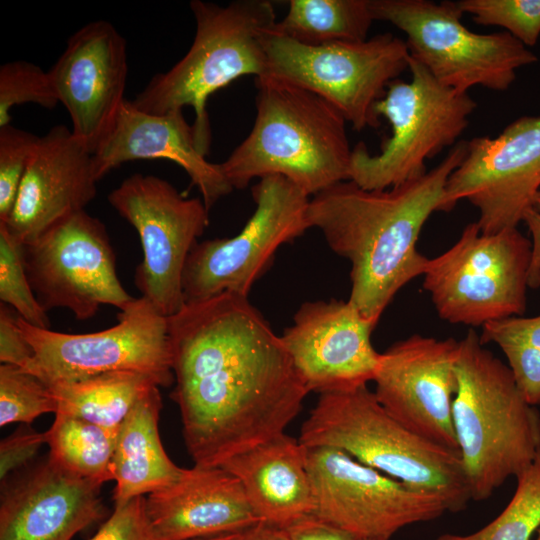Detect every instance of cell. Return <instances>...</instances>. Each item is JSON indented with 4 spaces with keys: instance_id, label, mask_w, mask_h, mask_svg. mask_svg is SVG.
<instances>
[{
    "instance_id": "obj_1",
    "label": "cell",
    "mask_w": 540,
    "mask_h": 540,
    "mask_svg": "<svg viewBox=\"0 0 540 540\" xmlns=\"http://www.w3.org/2000/svg\"><path fill=\"white\" fill-rule=\"evenodd\" d=\"M167 319L171 398L194 465L219 467L284 432L308 391L248 296L224 292L185 302Z\"/></svg>"
},
{
    "instance_id": "obj_2",
    "label": "cell",
    "mask_w": 540,
    "mask_h": 540,
    "mask_svg": "<svg viewBox=\"0 0 540 540\" xmlns=\"http://www.w3.org/2000/svg\"><path fill=\"white\" fill-rule=\"evenodd\" d=\"M466 153L467 141L457 142L423 176L387 189L345 180L310 197V228L350 261L348 300L367 319L377 323L397 292L423 275L428 258L416 248L420 232L434 212H447V180Z\"/></svg>"
},
{
    "instance_id": "obj_3",
    "label": "cell",
    "mask_w": 540,
    "mask_h": 540,
    "mask_svg": "<svg viewBox=\"0 0 540 540\" xmlns=\"http://www.w3.org/2000/svg\"><path fill=\"white\" fill-rule=\"evenodd\" d=\"M256 117L248 136L220 163L233 189L280 175L309 197L349 180L347 121L317 94L269 76L255 78Z\"/></svg>"
},
{
    "instance_id": "obj_4",
    "label": "cell",
    "mask_w": 540,
    "mask_h": 540,
    "mask_svg": "<svg viewBox=\"0 0 540 540\" xmlns=\"http://www.w3.org/2000/svg\"><path fill=\"white\" fill-rule=\"evenodd\" d=\"M452 418L472 500L489 498L540 452V414L513 374L470 329L459 341Z\"/></svg>"
},
{
    "instance_id": "obj_5",
    "label": "cell",
    "mask_w": 540,
    "mask_h": 540,
    "mask_svg": "<svg viewBox=\"0 0 540 540\" xmlns=\"http://www.w3.org/2000/svg\"><path fill=\"white\" fill-rule=\"evenodd\" d=\"M299 441L343 450L412 489L440 497L449 512L464 510L472 500L460 454L410 431L367 386L320 394Z\"/></svg>"
},
{
    "instance_id": "obj_6",
    "label": "cell",
    "mask_w": 540,
    "mask_h": 540,
    "mask_svg": "<svg viewBox=\"0 0 540 540\" xmlns=\"http://www.w3.org/2000/svg\"><path fill=\"white\" fill-rule=\"evenodd\" d=\"M190 8L196 23L191 47L173 67L154 75L131 102L150 114L192 107L196 143L206 156L211 144L209 97L242 76L266 75L264 36L277 21L267 0L225 6L193 0Z\"/></svg>"
},
{
    "instance_id": "obj_7",
    "label": "cell",
    "mask_w": 540,
    "mask_h": 540,
    "mask_svg": "<svg viewBox=\"0 0 540 540\" xmlns=\"http://www.w3.org/2000/svg\"><path fill=\"white\" fill-rule=\"evenodd\" d=\"M408 69L411 80L392 81L374 106L376 116L391 125L380 153L370 154L363 142L352 149L349 180L363 189H387L423 176L426 160L457 143L476 109L468 93L442 85L411 56Z\"/></svg>"
},
{
    "instance_id": "obj_8",
    "label": "cell",
    "mask_w": 540,
    "mask_h": 540,
    "mask_svg": "<svg viewBox=\"0 0 540 540\" xmlns=\"http://www.w3.org/2000/svg\"><path fill=\"white\" fill-rule=\"evenodd\" d=\"M370 6L375 20L389 22L406 35L412 58L458 93L475 86L506 91L519 68L538 61L506 31L469 30L455 1L370 0Z\"/></svg>"
},
{
    "instance_id": "obj_9",
    "label": "cell",
    "mask_w": 540,
    "mask_h": 540,
    "mask_svg": "<svg viewBox=\"0 0 540 540\" xmlns=\"http://www.w3.org/2000/svg\"><path fill=\"white\" fill-rule=\"evenodd\" d=\"M532 243L517 228L483 234L476 222L464 227L444 253L428 259L423 288L439 317L472 327L520 316Z\"/></svg>"
},
{
    "instance_id": "obj_10",
    "label": "cell",
    "mask_w": 540,
    "mask_h": 540,
    "mask_svg": "<svg viewBox=\"0 0 540 540\" xmlns=\"http://www.w3.org/2000/svg\"><path fill=\"white\" fill-rule=\"evenodd\" d=\"M273 27L264 36L265 76L322 97L358 132L380 126L374 106L409 65L403 39L383 33L364 41L307 45Z\"/></svg>"
},
{
    "instance_id": "obj_11",
    "label": "cell",
    "mask_w": 540,
    "mask_h": 540,
    "mask_svg": "<svg viewBox=\"0 0 540 540\" xmlns=\"http://www.w3.org/2000/svg\"><path fill=\"white\" fill-rule=\"evenodd\" d=\"M251 192L256 208L237 235L198 242L191 251L182 281L185 302L224 292L248 296L277 249L310 228V197L283 176L263 177Z\"/></svg>"
},
{
    "instance_id": "obj_12",
    "label": "cell",
    "mask_w": 540,
    "mask_h": 540,
    "mask_svg": "<svg viewBox=\"0 0 540 540\" xmlns=\"http://www.w3.org/2000/svg\"><path fill=\"white\" fill-rule=\"evenodd\" d=\"M108 202L137 231L143 260L135 284L141 297L169 317L185 303L187 259L209 224L200 198L183 196L167 180L135 173L108 195Z\"/></svg>"
},
{
    "instance_id": "obj_13",
    "label": "cell",
    "mask_w": 540,
    "mask_h": 540,
    "mask_svg": "<svg viewBox=\"0 0 540 540\" xmlns=\"http://www.w3.org/2000/svg\"><path fill=\"white\" fill-rule=\"evenodd\" d=\"M114 326L93 333L70 334L18 324L34 350L28 372L47 385L92 375L132 371L153 377L159 386L174 382L168 319L148 300L135 298L118 314Z\"/></svg>"
},
{
    "instance_id": "obj_14",
    "label": "cell",
    "mask_w": 540,
    "mask_h": 540,
    "mask_svg": "<svg viewBox=\"0 0 540 540\" xmlns=\"http://www.w3.org/2000/svg\"><path fill=\"white\" fill-rule=\"evenodd\" d=\"M306 448L312 515L359 540H389L406 526L449 512L440 497L412 489L343 450Z\"/></svg>"
},
{
    "instance_id": "obj_15",
    "label": "cell",
    "mask_w": 540,
    "mask_h": 540,
    "mask_svg": "<svg viewBox=\"0 0 540 540\" xmlns=\"http://www.w3.org/2000/svg\"><path fill=\"white\" fill-rule=\"evenodd\" d=\"M24 260L45 311L66 308L76 319L87 320L102 305L122 311L135 299L118 278L105 225L85 210L59 220L24 243Z\"/></svg>"
},
{
    "instance_id": "obj_16",
    "label": "cell",
    "mask_w": 540,
    "mask_h": 540,
    "mask_svg": "<svg viewBox=\"0 0 540 540\" xmlns=\"http://www.w3.org/2000/svg\"><path fill=\"white\" fill-rule=\"evenodd\" d=\"M540 190V115L522 116L496 137L467 141V153L446 184L451 211L467 200L483 234L517 228Z\"/></svg>"
},
{
    "instance_id": "obj_17",
    "label": "cell",
    "mask_w": 540,
    "mask_h": 540,
    "mask_svg": "<svg viewBox=\"0 0 540 540\" xmlns=\"http://www.w3.org/2000/svg\"><path fill=\"white\" fill-rule=\"evenodd\" d=\"M459 341L414 334L380 354L374 394L415 434L459 453L452 406Z\"/></svg>"
},
{
    "instance_id": "obj_18",
    "label": "cell",
    "mask_w": 540,
    "mask_h": 540,
    "mask_svg": "<svg viewBox=\"0 0 540 540\" xmlns=\"http://www.w3.org/2000/svg\"><path fill=\"white\" fill-rule=\"evenodd\" d=\"M376 324L349 300L310 301L280 337L308 393L347 391L374 380L381 354L371 343Z\"/></svg>"
},
{
    "instance_id": "obj_19",
    "label": "cell",
    "mask_w": 540,
    "mask_h": 540,
    "mask_svg": "<svg viewBox=\"0 0 540 540\" xmlns=\"http://www.w3.org/2000/svg\"><path fill=\"white\" fill-rule=\"evenodd\" d=\"M127 72L126 41L105 20L78 29L49 70L73 135L93 154L114 128L126 99Z\"/></svg>"
},
{
    "instance_id": "obj_20",
    "label": "cell",
    "mask_w": 540,
    "mask_h": 540,
    "mask_svg": "<svg viewBox=\"0 0 540 540\" xmlns=\"http://www.w3.org/2000/svg\"><path fill=\"white\" fill-rule=\"evenodd\" d=\"M2 483L0 540H72L105 515L103 484L70 473L49 456Z\"/></svg>"
},
{
    "instance_id": "obj_21",
    "label": "cell",
    "mask_w": 540,
    "mask_h": 540,
    "mask_svg": "<svg viewBox=\"0 0 540 540\" xmlns=\"http://www.w3.org/2000/svg\"><path fill=\"white\" fill-rule=\"evenodd\" d=\"M99 181L90 152L64 125L40 137L6 222L23 243L59 220L85 210Z\"/></svg>"
},
{
    "instance_id": "obj_22",
    "label": "cell",
    "mask_w": 540,
    "mask_h": 540,
    "mask_svg": "<svg viewBox=\"0 0 540 540\" xmlns=\"http://www.w3.org/2000/svg\"><path fill=\"white\" fill-rule=\"evenodd\" d=\"M139 159H167L182 167L208 210L233 190L221 164L209 162L198 149L183 110L150 114L125 99L111 134L94 154L96 175L100 180L121 164Z\"/></svg>"
},
{
    "instance_id": "obj_23",
    "label": "cell",
    "mask_w": 540,
    "mask_h": 540,
    "mask_svg": "<svg viewBox=\"0 0 540 540\" xmlns=\"http://www.w3.org/2000/svg\"><path fill=\"white\" fill-rule=\"evenodd\" d=\"M157 540H197L242 533L261 522L240 481L221 467H194L146 497Z\"/></svg>"
},
{
    "instance_id": "obj_24",
    "label": "cell",
    "mask_w": 540,
    "mask_h": 540,
    "mask_svg": "<svg viewBox=\"0 0 540 540\" xmlns=\"http://www.w3.org/2000/svg\"><path fill=\"white\" fill-rule=\"evenodd\" d=\"M306 454L299 439L282 432L219 467L240 481L261 522L287 529L314 511Z\"/></svg>"
},
{
    "instance_id": "obj_25",
    "label": "cell",
    "mask_w": 540,
    "mask_h": 540,
    "mask_svg": "<svg viewBox=\"0 0 540 540\" xmlns=\"http://www.w3.org/2000/svg\"><path fill=\"white\" fill-rule=\"evenodd\" d=\"M161 408L156 385L141 397L118 429L112 460L114 506L162 490L185 473L162 445L158 428Z\"/></svg>"
},
{
    "instance_id": "obj_26",
    "label": "cell",
    "mask_w": 540,
    "mask_h": 540,
    "mask_svg": "<svg viewBox=\"0 0 540 540\" xmlns=\"http://www.w3.org/2000/svg\"><path fill=\"white\" fill-rule=\"evenodd\" d=\"M156 385L157 381L147 374L116 371L48 386L57 401V412L118 430L141 397Z\"/></svg>"
},
{
    "instance_id": "obj_27",
    "label": "cell",
    "mask_w": 540,
    "mask_h": 540,
    "mask_svg": "<svg viewBox=\"0 0 540 540\" xmlns=\"http://www.w3.org/2000/svg\"><path fill=\"white\" fill-rule=\"evenodd\" d=\"M288 7L273 30L307 45L367 40L375 21L370 0H290Z\"/></svg>"
},
{
    "instance_id": "obj_28",
    "label": "cell",
    "mask_w": 540,
    "mask_h": 540,
    "mask_svg": "<svg viewBox=\"0 0 540 540\" xmlns=\"http://www.w3.org/2000/svg\"><path fill=\"white\" fill-rule=\"evenodd\" d=\"M46 432L48 456L57 465L101 484L114 480L112 460L118 430L57 412Z\"/></svg>"
},
{
    "instance_id": "obj_29",
    "label": "cell",
    "mask_w": 540,
    "mask_h": 540,
    "mask_svg": "<svg viewBox=\"0 0 540 540\" xmlns=\"http://www.w3.org/2000/svg\"><path fill=\"white\" fill-rule=\"evenodd\" d=\"M480 340L502 350L525 399L532 405L540 404V315L486 323Z\"/></svg>"
},
{
    "instance_id": "obj_30",
    "label": "cell",
    "mask_w": 540,
    "mask_h": 540,
    "mask_svg": "<svg viewBox=\"0 0 540 540\" xmlns=\"http://www.w3.org/2000/svg\"><path fill=\"white\" fill-rule=\"evenodd\" d=\"M515 478L514 495L493 521L471 534L445 533L436 540H530L540 528V452Z\"/></svg>"
},
{
    "instance_id": "obj_31",
    "label": "cell",
    "mask_w": 540,
    "mask_h": 540,
    "mask_svg": "<svg viewBox=\"0 0 540 540\" xmlns=\"http://www.w3.org/2000/svg\"><path fill=\"white\" fill-rule=\"evenodd\" d=\"M0 300L28 324L49 329L47 311L39 303L25 267L24 243L0 222Z\"/></svg>"
},
{
    "instance_id": "obj_32",
    "label": "cell",
    "mask_w": 540,
    "mask_h": 540,
    "mask_svg": "<svg viewBox=\"0 0 540 540\" xmlns=\"http://www.w3.org/2000/svg\"><path fill=\"white\" fill-rule=\"evenodd\" d=\"M57 412V401L34 374L14 365L0 366V426L30 425L36 418Z\"/></svg>"
},
{
    "instance_id": "obj_33",
    "label": "cell",
    "mask_w": 540,
    "mask_h": 540,
    "mask_svg": "<svg viewBox=\"0 0 540 540\" xmlns=\"http://www.w3.org/2000/svg\"><path fill=\"white\" fill-rule=\"evenodd\" d=\"M463 14L478 25L502 27L526 47L540 37V0H458Z\"/></svg>"
},
{
    "instance_id": "obj_34",
    "label": "cell",
    "mask_w": 540,
    "mask_h": 540,
    "mask_svg": "<svg viewBox=\"0 0 540 540\" xmlns=\"http://www.w3.org/2000/svg\"><path fill=\"white\" fill-rule=\"evenodd\" d=\"M24 103L47 109L59 103L49 71L24 60L7 62L0 67V127L10 124L11 109Z\"/></svg>"
},
{
    "instance_id": "obj_35",
    "label": "cell",
    "mask_w": 540,
    "mask_h": 540,
    "mask_svg": "<svg viewBox=\"0 0 540 540\" xmlns=\"http://www.w3.org/2000/svg\"><path fill=\"white\" fill-rule=\"evenodd\" d=\"M40 140L12 124L0 127V222H6Z\"/></svg>"
},
{
    "instance_id": "obj_36",
    "label": "cell",
    "mask_w": 540,
    "mask_h": 540,
    "mask_svg": "<svg viewBox=\"0 0 540 540\" xmlns=\"http://www.w3.org/2000/svg\"><path fill=\"white\" fill-rule=\"evenodd\" d=\"M89 540H157L146 513V497L114 506L112 514Z\"/></svg>"
},
{
    "instance_id": "obj_37",
    "label": "cell",
    "mask_w": 540,
    "mask_h": 540,
    "mask_svg": "<svg viewBox=\"0 0 540 540\" xmlns=\"http://www.w3.org/2000/svg\"><path fill=\"white\" fill-rule=\"evenodd\" d=\"M47 444V432H38L28 424H21L0 443V479L5 481L19 471Z\"/></svg>"
},
{
    "instance_id": "obj_38",
    "label": "cell",
    "mask_w": 540,
    "mask_h": 540,
    "mask_svg": "<svg viewBox=\"0 0 540 540\" xmlns=\"http://www.w3.org/2000/svg\"><path fill=\"white\" fill-rule=\"evenodd\" d=\"M18 313L10 306L0 305V361L29 371L34 350L18 324Z\"/></svg>"
},
{
    "instance_id": "obj_39",
    "label": "cell",
    "mask_w": 540,
    "mask_h": 540,
    "mask_svg": "<svg viewBox=\"0 0 540 540\" xmlns=\"http://www.w3.org/2000/svg\"><path fill=\"white\" fill-rule=\"evenodd\" d=\"M286 530L291 540H359L351 533L322 521L314 515L298 520Z\"/></svg>"
},
{
    "instance_id": "obj_40",
    "label": "cell",
    "mask_w": 540,
    "mask_h": 540,
    "mask_svg": "<svg viewBox=\"0 0 540 540\" xmlns=\"http://www.w3.org/2000/svg\"><path fill=\"white\" fill-rule=\"evenodd\" d=\"M532 236L531 261L528 273V287L540 286V190L535 196L534 206L523 216Z\"/></svg>"
},
{
    "instance_id": "obj_41",
    "label": "cell",
    "mask_w": 540,
    "mask_h": 540,
    "mask_svg": "<svg viewBox=\"0 0 540 540\" xmlns=\"http://www.w3.org/2000/svg\"><path fill=\"white\" fill-rule=\"evenodd\" d=\"M241 540H291L286 529L259 522L242 533Z\"/></svg>"
},
{
    "instance_id": "obj_42",
    "label": "cell",
    "mask_w": 540,
    "mask_h": 540,
    "mask_svg": "<svg viewBox=\"0 0 540 540\" xmlns=\"http://www.w3.org/2000/svg\"><path fill=\"white\" fill-rule=\"evenodd\" d=\"M242 533L223 534L219 536L197 539V540H241Z\"/></svg>"
},
{
    "instance_id": "obj_43",
    "label": "cell",
    "mask_w": 540,
    "mask_h": 540,
    "mask_svg": "<svg viewBox=\"0 0 540 540\" xmlns=\"http://www.w3.org/2000/svg\"><path fill=\"white\" fill-rule=\"evenodd\" d=\"M535 540H540V528H539L538 531H537V537H536Z\"/></svg>"
}]
</instances>
